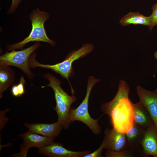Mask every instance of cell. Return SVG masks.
Returning a JSON list of instances; mask_svg holds the SVG:
<instances>
[{"mask_svg":"<svg viewBox=\"0 0 157 157\" xmlns=\"http://www.w3.org/2000/svg\"><path fill=\"white\" fill-rule=\"evenodd\" d=\"M130 89L126 82L120 81L117 92L110 101L104 103L101 109L104 114L109 116L113 128L126 133L134 124L133 104L129 97Z\"/></svg>","mask_w":157,"mask_h":157,"instance_id":"cell-1","label":"cell"},{"mask_svg":"<svg viewBox=\"0 0 157 157\" xmlns=\"http://www.w3.org/2000/svg\"><path fill=\"white\" fill-rule=\"evenodd\" d=\"M94 46L91 44H84L77 50L71 51L62 62L53 65L44 64L38 62L35 59L36 53L34 52L31 55L29 62V67H39L50 69L57 74H59L64 79L69 81V78L73 76L74 71L72 63L75 60L84 57L93 50Z\"/></svg>","mask_w":157,"mask_h":157,"instance_id":"cell-2","label":"cell"},{"mask_svg":"<svg viewBox=\"0 0 157 157\" xmlns=\"http://www.w3.org/2000/svg\"><path fill=\"white\" fill-rule=\"evenodd\" d=\"M43 77L49 81V83L42 88L49 86L53 89L56 103L54 109L58 116V121L60 124L63 128L68 129L71 123L69 117L71 106L76 101V98L73 94L72 96L67 94L61 87L60 84L62 82L51 74H44Z\"/></svg>","mask_w":157,"mask_h":157,"instance_id":"cell-3","label":"cell"},{"mask_svg":"<svg viewBox=\"0 0 157 157\" xmlns=\"http://www.w3.org/2000/svg\"><path fill=\"white\" fill-rule=\"evenodd\" d=\"M49 17L47 12L40 11L38 8L33 10L29 16L32 26L29 35L19 42L8 45V51L22 49L26 44L32 42H44L49 43L52 46H55V42L48 37L44 27V23Z\"/></svg>","mask_w":157,"mask_h":157,"instance_id":"cell-4","label":"cell"},{"mask_svg":"<svg viewBox=\"0 0 157 157\" xmlns=\"http://www.w3.org/2000/svg\"><path fill=\"white\" fill-rule=\"evenodd\" d=\"M93 76H89L88 78V84L85 97L80 105L76 108H71L69 113V120L71 123L78 121L85 124L96 135L99 134L101 128L98 122L101 117L97 119L92 118L88 110V101L91 90L94 85L100 81Z\"/></svg>","mask_w":157,"mask_h":157,"instance_id":"cell-5","label":"cell"},{"mask_svg":"<svg viewBox=\"0 0 157 157\" xmlns=\"http://www.w3.org/2000/svg\"><path fill=\"white\" fill-rule=\"evenodd\" d=\"M39 42L20 51L13 50L7 52L0 56V65L13 66L22 71L29 79L32 78L34 74L30 70L29 66L30 57L34 51L40 46Z\"/></svg>","mask_w":157,"mask_h":157,"instance_id":"cell-6","label":"cell"},{"mask_svg":"<svg viewBox=\"0 0 157 157\" xmlns=\"http://www.w3.org/2000/svg\"><path fill=\"white\" fill-rule=\"evenodd\" d=\"M24 142L20 146V151L13 155L15 157H26L28 149L36 147L39 149L53 142L54 138H49L29 131L19 135Z\"/></svg>","mask_w":157,"mask_h":157,"instance_id":"cell-7","label":"cell"},{"mask_svg":"<svg viewBox=\"0 0 157 157\" xmlns=\"http://www.w3.org/2000/svg\"><path fill=\"white\" fill-rule=\"evenodd\" d=\"M103 140L104 149L115 151H122L127 149L128 144L125 133L120 132L113 128H107Z\"/></svg>","mask_w":157,"mask_h":157,"instance_id":"cell-8","label":"cell"},{"mask_svg":"<svg viewBox=\"0 0 157 157\" xmlns=\"http://www.w3.org/2000/svg\"><path fill=\"white\" fill-rule=\"evenodd\" d=\"M136 91L139 101L147 110L157 128V88L151 91L137 86Z\"/></svg>","mask_w":157,"mask_h":157,"instance_id":"cell-9","label":"cell"},{"mask_svg":"<svg viewBox=\"0 0 157 157\" xmlns=\"http://www.w3.org/2000/svg\"><path fill=\"white\" fill-rule=\"evenodd\" d=\"M91 152L90 150L81 151H70L63 147L61 143L54 142L38 150L39 154L52 157H83Z\"/></svg>","mask_w":157,"mask_h":157,"instance_id":"cell-10","label":"cell"},{"mask_svg":"<svg viewBox=\"0 0 157 157\" xmlns=\"http://www.w3.org/2000/svg\"><path fill=\"white\" fill-rule=\"evenodd\" d=\"M141 146L143 157H157V128L154 124L146 129Z\"/></svg>","mask_w":157,"mask_h":157,"instance_id":"cell-11","label":"cell"},{"mask_svg":"<svg viewBox=\"0 0 157 157\" xmlns=\"http://www.w3.org/2000/svg\"><path fill=\"white\" fill-rule=\"evenodd\" d=\"M24 125L31 132L44 136L54 138L59 135L63 128L58 121L51 124L26 123Z\"/></svg>","mask_w":157,"mask_h":157,"instance_id":"cell-12","label":"cell"},{"mask_svg":"<svg viewBox=\"0 0 157 157\" xmlns=\"http://www.w3.org/2000/svg\"><path fill=\"white\" fill-rule=\"evenodd\" d=\"M134 124L147 129L154 124L149 113L139 101L133 104Z\"/></svg>","mask_w":157,"mask_h":157,"instance_id":"cell-13","label":"cell"},{"mask_svg":"<svg viewBox=\"0 0 157 157\" xmlns=\"http://www.w3.org/2000/svg\"><path fill=\"white\" fill-rule=\"evenodd\" d=\"M146 129L133 124L125 133L128 148L142 151L141 142Z\"/></svg>","mask_w":157,"mask_h":157,"instance_id":"cell-14","label":"cell"},{"mask_svg":"<svg viewBox=\"0 0 157 157\" xmlns=\"http://www.w3.org/2000/svg\"><path fill=\"white\" fill-rule=\"evenodd\" d=\"M151 21L149 16H145L139 12H130L122 17L119 23L123 26L133 24L142 25L149 27Z\"/></svg>","mask_w":157,"mask_h":157,"instance_id":"cell-15","label":"cell"},{"mask_svg":"<svg viewBox=\"0 0 157 157\" xmlns=\"http://www.w3.org/2000/svg\"><path fill=\"white\" fill-rule=\"evenodd\" d=\"M15 73L9 66L0 65V97L14 82Z\"/></svg>","mask_w":157,"mask_h":157,"instance_id":"cell-16","label":"cell"},{"mask_svg":"<svg viewBox=\"0 0 157 157\" xmlns=\"http://www.w3.org/2000/svg\"><path fill=\"white\" fill-rule=\"evenodd\" d=\"M106 157H129L133 156H143L142 151L133 149L128 147L126 150L122 151H115L107 150L105 153Z\"/></svg>","mask_w":157,"mask_h":157,"instance_id":"cell-17","label":"cell"},{"mask_svg":"<svg viewBox=\"0 0 157 157\" xmlns=\"http://www.w3.org/2000/svg\"><path fill=\"white\" fill-rule=\"evenodd\" d=\"M25 82V80L23 76H22L18 84L13 85L11 88V92L13 96L20 97L24 94Z\"/></svg>","mask_w":157,"mask_h":157,"instance_id":"cell-18","label":"cell"},{"mask_svg":"<svg viewBox=\"0 0 157 157\" xmlns=\"http://www.w3.org/2000/svg\"><path fill=\"white\" fill-rule=\"evenodd\" d=\"M152 10L151 14L149 16L151 19V24L149 27V30L151 31L153 28L157 25V3L154 4L151 8Z\"/></svg>","mask_w":157,"mask_h":157,"instance_id":"cell-19","label":"cell"},{"mask_svg":"<svg viewBox=\"0 0 157 157\" xmlns=\"http://www.w3.org/2000/svg\"><path fill=\"white\" fill-rule=\"evenodd\" d=\"M104 149V142L102 143L99 147L95 151L92 153H90L85 155L83 157H103L102 153L103 149Z\"/></svg>","mask_w":157,"mask_h":157,"instance_id":"cell-20","label":"cell"},{"mask_svg":"<svg viewBox=\"0 0 157 157\" xmlns=\"http://www.w3.org/2000/svg\"><path fill=\"white\" fill-rule=\"evenodd\" d=\"M21 0H12V4L8 11V13L10 14L13 13L18 7L19 4L21 2Z\"/></svg>","mask_w":157,"mask_h":157,"instance_id":"cell-21","label":"cell"},{"mask_svg":"<svg viewBox=\"0 0 157 157\" xmlns=\"http://www.w3.org/2000/svg\"><path fill=\"white\" fill-rule=\"evenodd\" d=\"M154 58L157 60V51H156L154 54Z\"/></svg>","mask_w":157,"mask_h":157,"instance_id":"cell-22","label":"cell"}]
</instances>
